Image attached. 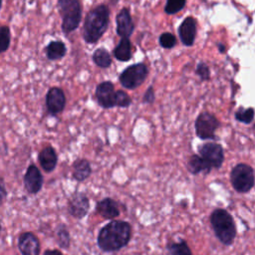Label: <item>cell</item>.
I'll list each match as a JSON object with an SVG mask.
<instances>
[{
    "label": "cell",
    "mask_w": 255,
    "mask_h": 255,
    "mask_svg": "<svg viewBox=\"0 0 255 255\" xmlns=\"http://www.w3.org/2000/svg\"><path fill=\"white\" fill-rule=\"evenodd\" d=\"M131 237V226L124 220H112L98 234L97 243L104 252H116L126 247Z\"/></svg>",
    "instance_id": "cell-1"
},
{
    "label": "cell",
    "mask_w": 255,
    "mask_h": 255,
    "mask_svg": "<svg viewBox=\"0 0 255 255\" xmlns=\"http://www.w3.org/2000/svg\"><path fill=\"white\" fill-rule=\"evenodd\" d=\"M110 20V9L100 4L92 9L85 18L83 25V38L88 44L97 43L107 31Z\"/></svg>",
    "instance_id": "cell-2"
},
{
    "label": "cell",
    "mask_w": 255,
    "mask_h": 255,
    "mask_svg": "<svg viewBox=\"0 0 255 255\" xmlns=\"http://www.w3.org/2000/svg\"><path fill=\"white\" fill-rule=\"evenodd\" d=\"M210 224L214 235L225 246L233 244L236 237V225L231 214L223 209L216 208L210 214Z\"/></svg>",
    "instance_id": "cell-3"
},
{
    "label": "cell",
    "mask_w": 255,
    "mask_h": 255,
    "mask_svg": "<svg viewBox=\"0 0 255 255\" xmlns=\"http://www.w3.org/2000/svg\"><path fill=\"white\" fill-rule=\"evenodd\" d=\"M57 6L62 18V31L68 35L80 25L82 20V5L80 0H58Z\"/></svg>",
    "instance_id": "cell-4"
},
{
    "label": "cell",
    "mask_w": 255,
    "mask_h": 255,
    "mask_svg": "<svg viewBox=\"0 0 255 255\" xmlns=\"http://www.w3.org/2000/svg\"><path fill=\"white\" fill-rule=\"evenodd\" d=\"M230 182L238 193H247L254 186V169L247 163H238L230 171Z\"/></svg>",
    "instance_id": "cell-5"
},
{
    "label": "cell",
    "mask_w": 255,
    "mask_h": 255,
    "mask_svg": "<svg viewBox=\"0 0 255 255\" xmlns=\"http://www.w3.org/2000/svg\"><path fill=\"white\" fill-rule=\"evenodd\" d=\"M148 69L143 63H136L126 68L120 75L119 81L121 85L128 90L138 88L146 79Z\"/></svg>",
    "instance_id": "cell-6"
},
{
    "label": "cell",
    "mask_w": 255,
    "mask_h": 255,
    "mask_svg": "<svg viewBox=\"0 0 255 255\" xmlns=\"http://www.w3.org/2000/svg\"><path fill=\"white\" fill-rule=\"evenodd\" d=\"M220 124L216 117L210 113L203 112L195 120V132L200 139H215V131Z\"/></svg>",
    "instance_id": "cell-7"
},
{
    "label": "cell",
    "mask_w": 255,
    "mask_h": 255,
    "mask_svg": "<svg viewBox=\"0 0 255 255\" xmlns=\"http://www.w3.org/2000/svg\"><path fill=\"white\" fill-rule=\"evenodd\" d=\"M199 155L212 167L220 168L224 161L223 147L216 142H206L198 146Z\"/></svg>",
    "instance_id": "cell-8"
},
{
    "label": "cell",
    "mask_w": 255,
    "mask_h": 255,
    "mask_svg": "<svg viewBox=\"0 0 255 255\" xmlns=\"http://www.w3.org/2000/svg\"><path fill=\"white\" fill-rule=\"evenodd\" d=\"M90 209L89 197L84 192H74L68 200V212L76 219H83Z\"/></svg>",
    "instance_id": "cell-9"
},
{
    "label": "cell",
    "mask_w": 255,
    "mask_h": 255,
    "mask_svg": "<svg viewBox=\"0 0 255 255\" xmlns=\"http://www.w3.org/2000/svg\"><path fill=\"white\" fill-rule=\"evenodd\" d=\"M44 183V177L40 169L34 164L31 163L24 174L23 184L24 188L29 194H37L41 191Z\"/></svg>",
    "instance_id": "cell-10"
},
{
    "label": "cell",
    "mask_w": 255,
    "mask_h": 255,
    "mask_svg": "<svg viewBox=\"0 0 255 255\" xmlns=\"http://www.w3.org/2000/svg\"><path fill=\"white\" fill-rule=\"evenodd\" d=\"M17 247L21 255H40V241L31 231H24L19 234Z\"/></svg>",
    "instance_id": "cell-11"
},
{
    "label": "cell",
    "mask_w": 255,
    "mask_h": 255,
    "mask_svg": "<svg viewBox=\"0 0 255 255\" xmlns=\"http://www.w3.org/2000/svg\"><path fill=\"white\" fill-rule=\"evenodd\" d=\"M46 108L49 114L57 115L64 111L66 106V96L64 91L58 87H52L46 94Z\"/></svg>",
    "instance_id": "cell-12"
},
{
    "label": "cell",
    "mask_w": 255,
    "mask_h": 255,
    "mask_svg": "<svg viewBox=\"0 0 255 255\" xmlns=\"http://www.w3.org/2000/svg\"><path fill=\"white\" fill-rule=\"evenodd\" d=\"M96 100L104 109H111L116 107L115 106V97H116V91L115 86L110 81H105L100 83L95 91Z\"/></svg>",
    "instance_id": "cell-13"
},
{
    "label": "cell",
    "mask_w": 255,
    "mask_h": 255,
    "mask_svg": "<svg viewBox=\"0 0 255 255\" xmlns=\"http://www.w3.org/2000/svg\"><path fill=\"white\" fill-rule=\"evenodd\" d=\"M117 34L122 38H129L134 31V23L128 8H123L116 17Z\"/></svg>",
    "instance_id": "cell-14"
},
{
    "label": "cell",
    "mask_w": 255,
    "mask_h": 255,
    "mask_svg": "<svg viewBox=\"0 0 255 255\" xmlns=\"http://www.w3.org/2000/svg\"><path fill=\"white\" fill-rule=\"evenodd\" d=\"M196 20L191 16L186 17L177 29L181 43L187 47L192 46L196 37Z\"/></svg>",
    "instance_id": "cell-15"
},
{
    "label": "cell",
    "mask_w": 255,
    "mask_h": 255,
    "mask_svg": "<svg viewBox=\"0 0 255 255\" xmlns=\"http://www.w3.org/2000/svg\"><path fill=\"white\" fill-rule=\"evenodd\" d=\"M96 210L104 219L109 220H114L121 213L119 202L112 197H105L99 200L96 205Z\"/></svg>",
    "instance_id": "cell-16"
},
{
    "label": "cell",
    "mask_w": 255,
    "mask_h": 255,
    "mask_svg": "<svg viewBox=\"0 0 255 255\" xmlns=\"http://www.w3.org/2000/svg\"><path fill=\"white\" fill-rule=\"evenodd\" d=\"M38 161L45 172H52L58 163V155L54 147L52 145L43 147L38 153Z\"/></svg>",
    "instance_id": "cell-17"
},
{
    "label": "cell",
    "mask_w": 255,
    "mask_h": 255,
    "mask_svg": "<svg viewBox=\"0 0 255 255\" xmlns=\"http://www.w3.org/2000/svg\"><path fill=\"white\" fill-rule=\"evenodd\" d=\"M92 173V167L86 158H78L72 165V176L78 182L85 181Z\"/></svg>",
    "instance_id": "cell-18"
},
{
    "label": "cell",
    "mask_w": 255,
    "mask_h": 255,
    "mask_svg": "<svg viewBox=\"0 0 255 255\" xmlns=\"http://www.w3.org/2000/svg\"><path fill=\"white\" fill-rule=\"evenodd\" d=\"M212 167L199 155V154H193L189 157L187 161V170L191 174H199L201 172L207 174L211 171Z\"/></svg>",
    "instance_id": "cell-19"
},
{
    "label": "cell",
    "mask_w": 255,
    "mask_h": 255,
    "mask_svg": "<svg viewBox=\"0 0 255 255\" xmlns=\"http://www.w3.org/2000/svg\"><path fill=\"white\" fill-rule=\"evenodd\" d=\"M46 57L50 61H57L65 57L67 47L62 41H51L45 48Z\"/></svg>",
    "instance_id": "cell-20"
},
{
    "label": "cell",
    "mask_w": 255,
    "mask_h": 255,
    "mask_svg": "<svg viewBox=\"0 0 255 255\" xmlns=\"http://www.w3.org/2000/svg\"><path fill=\"white\" fill-rule=\"evenodd\" d=\"M114 56L121 62H128L131 58V43L129 38H122L114 49Z\"/></svg>",
    "instance_id": "cell-21"
},
{
    "label": "cell",
    "mask_w": 255,
    "mask_h": 255,
    "mask_svg": "<svg viewBox=\"0 0 255 255\" xmlns=\"http://www.w3.org/2000/svg\"><path fill=\"white\" fill-rule=\"evenodd\" d=\"M93 62L100 68L107 69L112 64V58L110 53L105 48H98L93 53Z\"/></svg>",
    "instance_id": "cell-22"
},
{
    "label": "cell",
    "mask_w": 255,
    "mask_h": 255,
    "mask_svg": "<svg viewBox=\"0 0 255 255\" xmlns=\"http://www.w3.org/2000/svg\"><path fill=\"white\" fill-rule=\"evenodd\" d=\"M166 249L169 255H192V252L187 245L186 241L180 239L179 241L170 242L167 244Z\"/></svg>",
    "instance_id": "cell-23"
},
{
    "label": "cell",
    "mask_w": 255,
    "mask_h": 255,
    "mask_svg": "<svg viewBox=\"0 0 255 255\" xmlns=\"http://www.w3.org/2000/svg\"><path fill=\"white\" fill-rule=\"evenodd\" d=\"M56 241L59 247L63 249H69L71 245L70 233L64 224H59L56 228Z\"/></svg>",
    "instance_id": "cell-24"
},
{
    "label": "cell",
    "mask_w": 255,
    "mask_h": 255,
    "mask_svg": "<svg viewBox=\"0 0 255 255\" xmlns=\"http://www.w3.org/2000/svg\"><path fill=\"white\" fill-rule=\"evenodd\" d=\"M11 44V31L7 25H0V54L6 52Z\"/></svg>",
    "instance_id": "cell-25"
},
{
    "label": "cell",
    "mask_w": 255,
    "mask_h": 255,
    "mask_svg": "<svg viewBox=\"0 0 255 255\" xmlns=\"http://www.w3.org/2000/svg\"><path fill=\"white\" fill-rule=\"evenodd\" d=\"M235 119L236 121L249 125L253 122L254 119V109L253 108H239L235 113Z\"/></svg>",
    "instance_id": "cell-26"
},
{
    "label": "cell",
    "mask_w": 255,
    "mask_h": 255,
    "mask_svg": "<svg viewBox=\"0 0 255 255\" xmlns=\"http://www.w3.org/2000/svg\"><path fill=\"white\" fill-rule=\"evenodd\" d=\"M185 3L186 0H166L164 12L168 15L175 14L184 8Z\"/></svg>",
    "instance_id": "cell-27"
},
{
    "label": "cell",
    "mask_w": 255,
    "mask_h": 255,
    "mask_svg": "<svg viewBox=\"0 0 255 255\" xmlns=\"http://www.w3.org/2000/svg\"><path fill=\"white\" fill-rule=\"evenodd\" d=\"M131 104L130 97L122 90L116 91V97H115V106L120 108H128Z\"/></svg>",
    "instance_id": "cell-28"
},
{
    "label": "cell",
    "mask_w": 255,
    "mask_h": 255,
    "mask_svg": "<svg viewBox=\"0 0 255 255\" xmlns=\"http://www.w3.org/2000/svg\"><path fill=\"white\" fill-rule=\"evenodd\" d=\"M159 45L164 49H171L176 45L175 36L169 32H164L159 36Z\"/></svg>",
    "instance_id": "cell-29"
},
{
    "label": "cell",
    "mask_w": 255,
    "mask_h": 255,
    "mask_svg": "<svg viewBox=\"0 0 255 255\" xmlns=\"http://www.w3.org/2000/svg\"><path fill=\"white\" fill-rule=\"evenodd\" d=\"M195 73L200 78L201 81H207L210 78V69L204 62H199L197 64Z\"/></svg>",
    "instance_id": "cell-30"
},
{
    "label": "cell",
    "mask_w": 255,
    "mask_h": 255,
    "mask_svg": "<svg viewBox=\"0 0 255 255\" xmlns=\"http://www.w3.org/2000/svg\"><path fill=\"white\" fill-rule=\"evenodd\" d=\"M154 98H155L154 91H153V88L150 86V87L147 88L146 92L144 93V95L142 97V102L144 104H151V103H153Z\"/></svg>",
    "instance_id": "cell-31"
},
{
    "label": "cell",
    "mask_w": 255,
    "mask_h": 255,
    "mask_svg": "<svg viewBox=\"0 0 255 255\" xmlns=\"http://www.w3.org/2000/svg\"><path fill=\"white\" fill-rule=\"evenodd\" d=\"M7 194H8V192H7L4 178L0 175V206L4 203L5 199L7 198Z\"/></svg>",
    "instance_id": "cell-32"
},
{
    "label": "cell",
    "mask_w": 255,
    "mask_h": 255,
    "mask_svg": "<svg viewBox=\"0 0 255 255\" xmlns=\"http://www.w3.org/2000/svg\"><path fill=\"white\" fill-rule=\"evenodd\" d=\"M43 255H63L59 249H46Z\"/></svg>",
    "instance_id": "cell-33"
},
{
    "label": "cell",
    "mask_w": 255,
    "mask_h": 255,
    "mask_svg": "<svg viewBox=\"0 0 255 255\" xmlns=\"http://www.w3.org/2000/svg\"><path fill=\"white\" fill-rule=\"evenodd\" d=\"M218 48H219L220 53H225V47H224V45H223V44L218 43Z\"/></svg>",
    "instance_id": "cell-34"
},
{
    "label": "cell",
    "mask_w": 255,
    "mask_h": 255,
    "mask_svg": "<svg viewBox=\"0 0 255 255\" xmlns=\"http://www.w3.org/2000/svg\"><path fill=\"white\" fill-rule=\"evenodd\" d=\"M1 233H2V224H1V221H0V236H1Z\"/></svg>",
    "instance_id": "cell-35"
},
{
    "label": "cell",
    "mask_w": 255,
    "mask_h": 255,
    "mask_svg": "<svg viewBox=\"0 0 255 255\" xmlns=\"http://www.w3.org/2000/svg\"><path fill=\"white\" fill-rule=\"evenodd\" d=\"M2 2H3V0H0V10L2 8Z\"/></svg>",
    "instance_id": "cell-36"
}]
</instances>
